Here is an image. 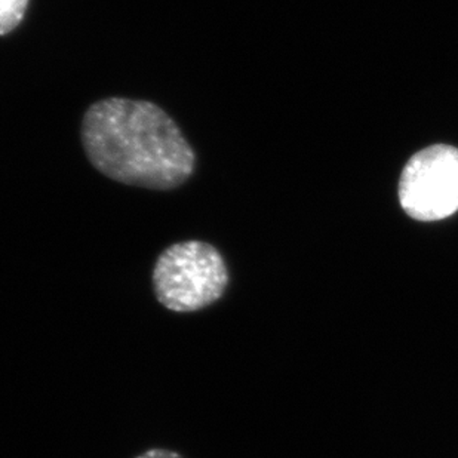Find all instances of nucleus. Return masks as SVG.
Returning a JSON list of instances; mask_svg holds the SVG:
<instances>
[{"label": "nucleus", "mask_w": 458, "mask_h": 458, "mask_svg": "<svg viewBox=\"0 0 458 458\" xmlns=\"http://www.w3.org/2000/svg\"><path fill=\"white\" fill-rule=\"evenodd\" d=\"M81 139L92 166L126 186L173 191L195 173L191 144L173 117L150 101H97L83 114Z\"/></svg>", "instance_id": "nucleus-1"}, {"label": "nucleus", "mask_w": 458, "mask_h": 458, "mask_svg": "<svg viewBox=\"0 0 458 458\" xmlns=\"http://www.w3.org/2000/svg\"><path fill=\"white\" fill-rule=\"evenodd\" d=\"M229 282L225 257L204 241L174 243L153 266L156 300L174 313H196L214 306L225 297Z\"/></svg>", "instance_id": "nucleus-2"}, {"label": "nucleus", "mask_w": 458, "mask_h": 458, "mask_svg": "<svg viewBox=\"0 0 458 458\" xmlns=\"http://www.w3.org/2000/svg\"><path fill=\"white\" fill-rule=\"evenodd\" d=\"M399 200L414 220L439 221L458 211V148L432 146L411 157L399 182Z\"/></svg>", "instance_id": "nucleus-3"}, {"label": "nucleus", "mask_w": 458, "mask_h": 458, "mask_svg": "<svg viewBox=\"0 0 458 458\" xmlns=\"http://www.w3.org/2000/svg\"><path fill=\"white\" fill-rule=\"evenodd\" d=\"M29 0H0V36L8 35L21 24Z\"/></svg>", "instance_id": "nucleus-4"}, {"label": "nucleus", "mask_w": 458, "mask_h": 458, "mask_svg": "<svg viewBox=\"0 0 458 458\" xmlns=\"http://www.w3.org/2000/svg\"><path fill=\"white\" fill-rule=\"evenodd\" d=\"M134 458H184L182 454H178L177 451L168 450V448H150L144 451L141 454Z\"/></svg>", "instance_id": "nucleus-5"}]
</instances>
